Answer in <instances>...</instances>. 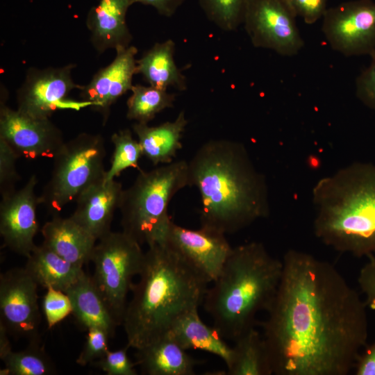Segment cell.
<instances>
[{
    "mask_svg": "<svg viewBox=\"0 0 375 375\" xmlns=\"http://www.w3.org/2000/svg\"><path fill=\"white\" fill-rule=\"evenodd\" d=\"M370 57L369 65L356 78V94L365 106L375 110V52Z\"/></svg>",
    "mask_w": 375,
    "mask_h": 375,
    "instance_id": "35",
    "label": "cell"
},
{
    "mask_svg": "<svg viewBox=\"0 0 375 375\" xmlns=\"http://www.w3.org/2000/svg\"><path fill=\"white\" fill-rule=\"evenodd\" d=\"M0 138L19 157L33 160L53 158L64 144L62 131L49 118L31 117L6 105L1 97Z\"/></svg>",
    "mask_w": 375,
    "mask_h": 375,
    "instance_id": "14",
    "label": "cell"
},
{
    "mask_svg": "<svg viewBox=\"0 0 375 375\" xmlns=\"http://www.w3.org/2000/svg\"><path fill=\"white\" fill-rule=\"evenodd\" d=\"M20 158L15 150L2 138H0V190L1 196L12 193L15 190L20 176L17 173L16 162Z\"/></svg>",
    "mask_w": 375,
    "mask_h": 375,
    "instance_id": "32",
    "label": "cell"
},
{
    "mask_svg": "<svg viewBox=\"0 0 375 375\" xmlns=\"http://www.w3.org/2000/svg\"><path fill=\"white\" fill-rule=\"evenodd\" d=\"M8 332L4 325L0 323V358L3 359L12 350L8 339Z\"/></svg>",
    "mask_w": 375,
    "mask_h": 375,
    "instance_id": "40",
    "label": "cell"
},
{
    "mask_svg": "<svg viewBox=\"0 0 375 375\" xmlns=\"http://www.w3.org/2000/svg\"><path fill=\"white\" fill-rule=\"evenodd\" d=\"M322 30L331 48L345 56L375 52V1L353 0L329 8Z\"/></svg>",
    "mask_w": 375,
    "mask_h": 375,
    "instance_id": "11",
    "label": "cell"
},
{
    "mask_svg": "<svg viewBox=\"0 0 375 375\" xmlns=\"http://www.w3.org/2000/svg\"><path fill=\"white\" fill-rule=\"evenodd\" d=\"M185 186H189L186 160L140 170L133 183L122 192L119 207L122 231L140 245L162 243L171 222L169 203Z\"/></svg>",
    "mask_w": 375,
    "mask_h": 375,
    "instance_id": "6",
    "label": "cell"
},
{
    "mask_svg": "<svg viewBox=\"0 0 375 375\" xmlns=\"http://www.w3.org/2000/svg\"><path fill=\"white\" fill-rule=\"evenodd\" d=\"M111 141L114 151L104 181L114 180L128 168H138L139 160L143 156L138 140L133 137L132 132L128 128L113 133Z\"/></svg>",
    "mask_w": 375,
    "mask_h": 375,
    "instance_id": "29",
    "label": "cell"
},
{
    "mask_svg": "<svg viewBox=\"0 0 375 375\" xmlns=\"http://www.w3.org/2000/svg\"><path fill=\"white\" fill-rule=\"evenodd\" d=\"M19 351H11L3 359L4 368L1 375H50L56 372V367L38 339Z\"/></svg>",
    "mask_w": 375,
    "mask_h": 375,
    "instance_id": "28",
    "label": "cell"
},
{
    "mask_svg": "<svg viewBox=\"0 0 375 375\" xmlns=\"http://www.w3.org/2000/svg\"><path fill=\"white\" fill-rule=\"evenodd\" d=\"M25 269L38 285L65 292L84 272L69 262L43 243L26 258Z\"/></svg>",
    "mask_w": 375,
    "mask_h": 375,
    "instance_id": "25",
    "label": "cell"
},
{
    "mask_svg": "<svg viewBox=\"0 0 375 375\" xmlns=\"http://www.w3.org/2000/svg\"><path fill=\"white\" fill-rule=\"evenodd\" d=\"M129 0H99L89 10L86 26L91 41L99 53L128 47L132 35L126 23Z\"/></svg>",
    "mask_w": 375,
    "mask_h": 375,
    "instance_id": "18",
    "label": "cell"
},
{
    "mask_svg": "<svg viewBox=\"0 0 375 375\" xmlns=\"http://www.w3.org/2000/svg\"><path fill=\"white\" fill-rule=\"evenodd\" d=\"M106 148L99 134L82 133L65 142L53 156L51 177L38 197L53 214L69 203L90 185L104 178Z\"/></svg>",
    "mask_w": 375,
    "mask_h": 375,
    "instance_id": "7",
    "label": "cell"
},
{
    "mask_svg": "<svg viewBox=\"0 0 375 375\" xmlns=\"http://www.w3.org/2000/svg\"><path fill=\"white\" fill-rule=\"evenodd\" d=\"M282 273V260L263 244L251 242L233 248L203 301L212 326L225 340L234 342L255 327L257 314L272 306Z\"/></svg>",
    "mask_w": 375,
    "mask_h": 375,
    "instance_id": "4",
    "label": "cell"
},
{
    "mask_svg": "<svg viewBox=\"0 0 375 375\" xmlns=\"http://www.w3.org/2000/svg\"><path fill=\"white\" fill-rule=\"evenodd\" d=\"M138 276L122 322L126 345L135 350L165 335L181 316L199 308L208 284L164 243L148 246Z\"/></svg>",
    "mask_w": 375,
    "mask_h": 375,
    "instance_id": "3",
    "label": "cell"
},
{
    "mask_svg": "<svg viewBox=\"0 0 375 375\" xmlns=\"http://www.w3.org/2000/svg\"><path fill=\"white\" fill-rule=\"evenodd\" d=\"M262 323L274 375H347L367 345V306L331 263L289 249Z\"/></svg>",
    "mask_w": 375,
    "mask_h": 375,
    "instance_id": "1",
    "label": "cell"
},
{
    "mask_svg": "<svg viewBox=\"0 0 375 375\" xmlns=\"http://www.w3.org/2000/svg\"><path fill=\"white\" fill-rule=\"evenodd\" d=\"M185 0H129L131 4L140 3L153 7L158 14L172 17Z\"/></svg>",
    "mask_w": 375,
    "mask_h": 375,
    "instance_id": "39",
    "label": "cell"
},
{
    "mask_svg": "<svg viewBox=\"0 0 375 375\" xmlns=\"http://www.w3.org/2000/svg\"><path fill=\"white\" fill-rule=\"evenodd\" d=\"M136 365L145 375H193L200 362L168 333L136 349Z\"/></svg>",
    "mask_w": 375,
    "mask_h": 375,
    "instance_id": "20",
    "label": "cell"
},
{
    "mask_svg": "<svg viewBox=\"0 0 375 375\" xmlns=\"http://www.w3.org/2000/svg\"><path fill=\"white\" fill-rule=\"evenodd\" d=\"M358 284L367 307L375 310V256H369V260L360 269Z\"/></svg>",
    "mask_w": 375,
    "mask_h": 375,
    "instance_id": "37",
    "label": "cell"
},
{
    "mask_svg": "<svg viewBox=\"0 0 375 375\" xmlns=\"http://www.w3.org/2000/svg\"><path fill=\"white\" fill-rule=\"evenodd\" d=\"M110 337L103 330L91 328L87 330L86 341L76 362L81 366L91 365L105 355L108 349Z\"/></svg>",
    "mask_w": 375,
    "mask_h": 375,
    "instance_id": "34",
    "label": "cell"
},
{
    "mask_svg": "<svg viewBox=\"0 0 375 375\" xmlns=\"http://www.w3.org/2000/svg\"><path fill=\"white\" fill-rule=\"evenodd\" d=\"M174 42L169 39L156 43L137 60V74H140L149 85L167 90L172 87L179 91L187 89V79L176 66L174 54Z\"/></svg>",
    "mask_w": 375,
    "mask_h": 375,
    "instance_id": "24",
    "label": "cell"
},
{
    "mask_svg": "<svg viewBox=\"0 0 375 375\" xmlns=\"http://www.w3.org/2000/svg\"><path fill=\"white\" fill-rule=\"evenodd\" d=\"M312 201L321 242L358 258L375 253V164L353 162L322 178Z\"/></svg>",
    "mask_w": 375,
    "mask_h": 375,
    "instance_id": "5",
    "label": "cell"
},
{
    "mask_svg": "<svg viewBox=\"0 0 375 375\" xmlns=\"http://www.w3.org/2000/svg\"><path fill=\"white\" fill-rule=\"evenodd\" d=\"M228 375H273L262 335L253 327L234 341Z\"/></svg>",
    "mask_w": 375,
    "mask_h": 375,
    "instance_id": "26",
    "label": "cell"
},
{
    "mask_svg": "<svg viewBox=\"0 0 375 375\" xmlns=\"http://www.w3.org/2000/svg\"><path fill=\"white\" fill-rule=\"evenodd\" d=\"M131 91L126 117L138 123L148 124L158 112L173 107L175 101V94L149 85H133Z\"/></svg>",
    "mask_w": 375,
    "mask_h": 375,
    "instance_id": "27",
    "label": "cell"
},
{
    "mask_svg": "<svg viewBox=\"0 0 375 375\" xmlns=\"http://www.w3.org/2000/svg\"><path fill=\"white\" fill-rule=\"evenodd\" d=\"M43 244L74 266L83 268L90 261L97 241L70 217L55 215L42 228Z\"/></svg>",
    "mask_w": 375,
    "mask_h": 375,
    "instance_id": "19",
    "label": "cell"
},
{
    "mask_svg": "<svg viewBox=\"0 0 375 375\" xmlns=\"http://www.w3.org/2000/svg\"><path fill=\"white\" fill-rule=\"evenodd\" d=\"M356 375H375V342L366 345L355 365Z\"/></svg>",
    "mask_w": 375,
    "mask_h": 375,
    "instance_id": "38",
    "label": "cell"
},
{
    "mask_svg": "<svg viewBox=\"0 0 375 375\" xmlns=\"http://www.w3.org/2000/svg\"><path fill=\"white\" fill-rule=\"evenodd\" d=\"M123 190L122 183L115 179H102L90 185L76 199V206L70 217L98 241L111 231Z\"/></svg>",
    "mask_w": 375,
    "mask_h": 375,
    "instance_id": "17",
    "label": "cell"
},
{
    "mask_svg": "<svg viewBox=\"0 0 375 375\" xmlns=\"http://www.w3.org/2000/svg\"><path fill=\"white\" fill-rule=\"evenodd\" d=\"M75 67L69 64L61 67L30 68L17 92V110L35 118L48 119L58 110L91 108L89 101L68 98L73 90L83 87L72 79Z\"/></svg>",
    "mask_w": 375,
    "mask_h": 375,
    "instance_id": "9",
    "label": "cell"
},
{
    "mask_svg": "<svg viewBox=\"0 0 375 375\" xmlns=\"http://www.w3.org/2000/svg\"><path fill=\"white\" fill-rule=\"evenodd\" d=\"M185 350H201L218 356L228 368L232 362L233 347L219 331L206 324L198 308L181 316L167 333Z\"/></svg>",
    "mask_w": 375,
    "mask_h": 375,
    "instance_id": "21",
    "label": "cell"
},
{
    "mask_svg": "<svg viewBox=\"0 0 375 375\" xmlns=\"http://www.w3.org/2000/svg\"><path fill=\"white\" fill-rule=\"evenodd\" d=\"M115 51L112 62L98 71L80 90L81 100L92 103L91 108L101 115L103 124L109 117L111 106L131 90L133 77L137 74L138 49L130 45Z\"/></svg>",
    "mask_w": 375,
    "mask_h": 375,
    "instance_id": "16",
    "label": "cell"
},
{
    "mask_svg": "<svg viewBox=\"0 0 375 375\" xmlns=\"http://www.w3.org/2000/svg\"><path fill=\"white\" fill-rule=\"evenodd\" d=\"M37 184L36 176L32 175L21 189L1 196L0 204V234L3 243L26 258L36 247L34 238L39 230Z\"/></svg>",
    "mask_w": 375,
    "mask_h": 375,
    "instance_id": "15",
    "label": "cell"
},
{
    "mask_svg": "<svg viewBox=\"0 0 375 375\" xmlns=\"http://www.w3.org/2000/svg\"><path fill=\"white\" fill-rule=\"evenodd\" d=\"M70 299L72 315L81 328L87 331L99 328L110 338L115 333L118 324L110 314L92 276L84 272L65 292Z\"/></svg>",
    "mask_w": 375,
    "mask_h": 375,
    "instance_id": "22",
    "label": "cell"
},
{
    "mask_svg": "<svg viewBox=\"0 0 375 375\" xmlns=\"http://www.w3.org/2000/svg\"><path fill=\"white\" fill-rule=\"evenodd\" d=\"M294 15L301 17L308 24H312L323 17L328 0H285Z\"/></svg>",
    "mask_w": 375,
    "mask_h": 375,
    "instance_id": "36",
    "label": "cell"
},
{
    "mask_svg": "<svg viewBox=\"0 0 375 375\" xmlns=\"http://www.w3.org/2000/svg\"><path fill=\"white\" fill-rule=\"evenodd\" d=\"M206 16L224 31L243 24L248 0H198Z\"/></svg>",
    "mask_w": 375,
    "mask_h": 375,
    "instance_id": "30",
    "label": "cell"
},
{
    "mask_svg": "<svg viewBox=\"0 0 375 375\" xmlns=\"http://www.w3.org/2000/svg\"><path fill=\"white\" fill-rule=\"evenodd\" d=\"M296 17L285 0H248L243 24L253 47L292 56L304 45Z\"/></svg>",
    "mask_w": 375,
    "mask_h": 375,
    "instance_id": "10",
    "label": "cell"
},
{
    "mask_svg": "<svg viewBox=\"0 0 375 375\" xmlns=\"http://www.w3.org/2000/svg\"><path fill=\"white\" fill-rule=\"evenodd\" d=\"M184 111H181L173 122L156 126L136 122L133 131L138 137L142 154L154 165L173 162L182 148L181 138L188 124Z\"/></svg>",
    "mask_w": 375,
    "mask_h": 375,
    "instance_id": "23",
    "label": "cell"
},
{
    "mask_svg": "<svg viewBox=\"0 0 375 375\" xmlns=\"http://www.w3.org/2000/svg\"><path fill=\"white\" fill-rule=\"evenodd\" d=\"M141 246L123 231H110L98 240L91 255L92 278L118 326L122 325L133 278L143 267Z\"/></svg>",
    "mask_w": 375,
    "mask_h": 375,
    "instance_id": "8",
    "label": "cell"
},
{
    "mask_svg": "<svg viewBox=\"0 0 375 375\" xmlns=\"http://www.w3.org/2000/svg\"><path fill=\"white\" fill-rule=\"evenodd\" d=\"M162 243L208 283L218 277L233 249L224 233L203 226L197 230L187 228L172 220Z\"/></svg>",
    "mask_w": 375,
    "mask_h": 375,
    "instance_id": "12",
    "label": "cell"
},
{
    "mask_svg": "<svg viewBox=\"0 0 375 375\" xmlns=\"http://www.w3.org/2000/svg\"><path fill=\"white\" fill-rule=\"evenodd\" d=\"M38 284L25 268L0 275V323L9 334L38 339L40 322Z\"/></svg>",
    "mask_w": 375,
    "mask_h": 375,
    "instance_id": "13",
    "label": "cell"
},
{
    "mask_svg": "<svg viewBox=\"0 0 375 375\" xmlns=\"http://www.w3.org/2000/svg\"><path fill=\"white\" fill-rule=\"evenodd\" d=\"M188 176L200 193L201 226L232 234L269 215L266 178L241 142H205L188 162Z\"/></svg>",
    "mask_w": 375,
    "mask_h": 375,
    "instance_id": "2",
    "label": "cell"
},
{
    "mask_svg": "<svg viewBox=\"0 0 375 375\" xmlns=\"http://www.w3.org/2000/svg\"><path fill=\"white\" fill-rule=\"evenodd\" d=\"M42 310L47 327L51 328L72 313V306L65 292L49 287L43 297Z\"/></svg>",
    "mask_w": 375,
    "mask_h": 375,
    "instance_id": "31",
    "label": "cell"
},
{
    "mask_svg": "<svg viewBox=\"0 0 375 375\" xmlns=\"http://www.w3.org/2000/svg\"><path fill=\"white\" fill-rule=\"evenodd\" d=\"M129 348L126 345L116 351L108 350L103 356L91 365L108 375H137L136 362H133L128 356Z\"/></svg>",
    "mask_w": 375,
    "mask_h": 375,
    "instance_id": "33",
    "label": "cell"
}]
</instances>
